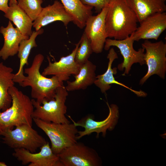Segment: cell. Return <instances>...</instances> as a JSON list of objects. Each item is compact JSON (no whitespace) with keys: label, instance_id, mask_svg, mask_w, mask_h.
I'll list each match as a JSON object with an SVG mask.
<instances>
[{"label":"cell","instance_id":"obj_4","mask_svg":"<svg viewBox=\"0 0 166 166\" xmlns=\"http://www.w3.org/2000/svg\"><path fill=\"white\" fill-rule=\"evenodd\" d=\"M68 95V91L63 86L57 89L53 99L44 100L41 104L32 99L34 108L33 118L56 123H70L65 116L67 109L65 102Z\"/></svg>","mask_w":166,"mask_h":166},{"label":"cell","instance_id":"obj_23","mask_svg":"<svg viewBox=\"0 0 166 166\" xmlns=\"http://www.w3.org/2000/svg\"><path fill=\"white\" fill-rule=\"evenodd\" d=\"M9 6L4 16L14 23L23 36L29 37L33 32V21L17 4H12Z\"/></svg>","mask_w":166,"mask_h":166},{"label":"cell","instance_id":"obj_10","mask_svg":"<svg viewBox=\"0 0 166 166\" xmlns=\"http://www.w3.org/2000/svg\"><path fill=\"white\" fill-rule=\"evenodd\" d=\"M106 103L109 112L107 117L103 121H95L93 116L90 114L86 116L76 122L70 117L76 126L81 127L84 128L83 131H78L77 136L78 140L93 132L97 133V137L101 133L105 137L107 130L111 131L113 129L119 117L118 107L115 104L109 105L108 102Z\"/></svg>","mask_w":166,"mask_h":166},{"label":"cell","instance_id":"obj_6","mask_svg":"<svg viewBox=\"0 0 166 166\" xmlns=\"http://www.w3.org/2000/svg\"><path fill=\"white\" fill-rule=\"evenodd\" d=\"M13 129L0 132L2 142L14 149L23 148L32 152L46 144L45 139L40 135L32 126L23 124Z\"/></svg>","mask_w":166,"mask_h":166},{"label":"cell","instance_id":"obj_5","mask_svg":"<svg viewBox=\"0 0 166 166\" xmlns=\"http://www.w3.org/2000/svg\"><path fill=\"white\" fill-rule=\"evenodd\" d=\"M33 121L49 139L53 152L58 154L77 142L78 130L73 123H56L33 118Z\"/></svg>","mask_w":166,"mask_h":166},{"label":"cell","instance_id":"obj_3","mask_svg":"<svg viewBox=\"0 0 166 166\" xmlns=\"http://www.w3.org/2000/svg\"><path fill=\"white\" fill-rule=\"evenodd\" d=\"M8 92L12 104L6 110L0 111V132L23 124L32 126L34 108L31 99L14 86L9 88Z\"/></svg>","mask_w":166,"mask_h":166},{"label":"cell","instance_id":"obj_16","mask_svg":"<svg viewBox=\"0 0 166 166\" xmlns=\"http://www.w3.org/2000/svg\"><path fill=\"white\" fill-rule=\"evenodd\" d=\"M107 58L109 61L106 71L104 73L96 76V79L94 84L100 89L102 93H105L109 90L111 87V84H116L129 89L139 97L146 96L147 93L144 91L134 90L115 79L113 75L117 74V68L116 67L112 68V66L114 61L118 58V56L113 48H112L109 49Z\"/></svg>","mask_w":166,"mask_h":166},{"label":"cell","instance_id":"obj_2","mask_svg":"<svg viewBox=\"0 0 166 166\" xmlns=\"http://www.w3.org/2000/svg\"><path fill=\"white\" fill-rule=\"evenodd\" d=\"M44 59V57L41 54L35 55L31 66L25 69L27 76L20 85L30 87L32 98L40 104L44 100L53 99L57 89L64 86L63 81H59L56 76L49 78L41 73L40 69Z\"/></svg>","mask_w":166,"mask_h":166},{"label":"cell","instance_id":"obj_1","mask_svg":"<svg viewBox=\"0 0 166 166\" xmlns=\"http://www.w3.org/2000/svg\"><path fill=\"white\" fill-rule=\"evenodd\" d=\"M138 22L136 14L126 0H112L105 19L107 38L117 40L127 38L136 31Z\"/></svg>","mask_w":166,"mask_h":166},{"label":"cell","instance_id":"obj_17","mask_svg":"<svg viewBox=\"0 0 166 166\" xmlns=\"http://www.w3.org/2000/svg\"><path fill=\"white\" fill-rule=\"evenodd\" d=\"M0 32L4 38V44L0 50V57L4 60L17 54L21 42L29 38L23 36L17 27H13L10 20L6 27H1Z\"/></svg>","mask_w":166,"mask_h":166},{"label":"cell","instance_id":"obj_22","mask_svg":"<svg viewBox=\"0 0 166 166\" xmlns=\"http://www.w3.org/2000/svg\"><path fill=\"white\" fill-rule=\"evenodd\" d=\"M73 22L81 29L85 26L88 18L92 15V7L83 4L80 0H60Z\"/></svg>","mask_w":166,"mask_h":166},{"label":"cell","instance_id":"obj_15","mask_svg":"<svg viewBox=\"0 0 166 166\" xmlns=\"http://www.w3.org/2000/svg\"><path fill=\"white\" fill-rule=\"evenodd\" d=\"M73 19L67 12L62 3L55 1L52 5L43 8L36 19L34 21L33 26L37 31L42 28L54 22H62L66 26L73 22Z\"/></svg>","mask_w":166,"mask_h":166},{"label":"cell","instance_id":"obj_14","mask_svg":"<svg viewBox=\"0 0 166 166\" xmlns=\"http://www.w3.org/2000/svg\"><path fill=\"white\" fill-rule=\"evenodd\" d=\"M166 29V13H156L148 17L140 23L133 33L135 41L141 39L157 40Z\"/></svg>","mask_w":166,"mask_h":166},{"label":"cell","instance_id":"obj_26","mask_svg":"<svg viewBox=\"0 0 166 166\" xmlns=\"http://www.w3.org/2000/svg\"><path fill=\"white\" fill-rule=\"evenodd\" d=\"M84 5L94 7L98 13L106 6H108L112 0H80Z\"/></svg>","mask_w":166,"mask_h":166},{"label":"cell","instance_id":"obj_28","mask_svg":"<svg viewBox=\"0 0 166 166\" xmlns=\"http://www.w3.org/2000/svg\"><path fill=\"white\" fill-rule=\"evenodd\" d=\"M9 5L13 4H17V0H10Z\"/></svg>","mask_w":166,"mask_h":166},{"label":"cell","instance_id":"obj_12","mask_svg":"<svg viewBox=\"0 0 166 166\" xmlns=\"http://www.w3.org/2000/svg\"><path fill=\"white\" fill-rule=\"evenodd\" d=\"M109 6L104 8L97 15L90 16L85 23L84 32L90 41L93 52L96 53L102 52L108 38L105 19Z\"/></svg>","mask_w":166,"mask_h":166},{"label":"cell","instance_id":"obj_7","mask_svg":"<svg viewBox=\"0 0 166 166\" xmlns=\"http://www.w3.org/2000/svg\"><path fill=\"white\" fill-rule=\"evenodd\" d=\"M142 47L146 51L144 59L148 70L140 80V85H143L154 74L164 79L166 72V44L162 40L152 42L146 40L142 44Z\"/></svg>","mask_w":166,"mask_h":166},{"label":"cell","instance_id":"obj_24","mask_svg":"<svg viewBox=\"0 0 166 166\" xmlns=\"http://www.w3.org/2000/svg\"><path fill=\"white\" fill-rule=\"evenodd\" d=\"M80 44L75 57V61L81 65L88 60L93 52L90 42L84 32L80 40Z\"/></svg>","mask_w":166,"mask_h":166},{"label":"cell","instance_id":"obj_9","mask_svg":"<svg viewBox=\"0 0 166 166\" xmlns=\"http://www.w3.org/2000/svg\"><path fill=\"white\" fill-rule=\"evenodd\" d=\"M133 33L127 38L120 40L106 39L104 49L106 50H109L112 46H114L118 48L123 58V61L117 66V69L122 71L124 69L122 74L125 76L128 74L131 69L132 65L134 63H139L141 65L145 64L144 59V49L142 48L138 51L135 50L133 47L134 41L133 39Z\"/></svg>","mask_w":166,"mask_h":166},{"label":"cell","instance_id":"obj_21","mask_svg":"<svg viewBox=\"0 0 166 166\" xmlns=\"http://www.w3.org/2000/svg\"><path fill=\"white\" fill-rule=\"evenodd\" d=\"M13 69L0 62V111H4L9 108L12 102L9 94V88L14 86V74Z\"/></svg>","mask_w":166,"mask_h":166},{"label":"cell","instance_id":"obj_11","mask_svg":"<svg viewBox=\"0 0 166 166\" xmlns=\"http://www.w3.org/2000/svg\"><path fill=\"white\" fill-rule=\"evenodd\" d=\"M38 153L32 152L23 148L14 149L13 156L23 165L28 166H62L57 154L52 151L47 142Z\"/></svg>","mask_w":166,"mask_h":166},{"label":"cell","instance_id":"obj_20","mask_svg":"<svg viewBox=\"0 0 166 166\" xmlns=\"http://www.w3.org/2000/svg\"><path fill=\"white\" fill-rule=\"evenodd\" d=\"M96 66L88 60L81 65L78 74L74 76L75 80L67 81L65 88L68 91L85 89L94 84L96 79Z\"/></svg>","mask_w":166,"mask_h":166},{"label":"cell","instance_id":"obj_25","mask_svg":"<svg viewBox=\"0 0 166 166\" xmlns=\"http://www.w3.org/2000/svg\"><path fill=\"white\" fill-rule=\"evenodd\" d=\"M17 4L30 18L34 21L41 12L43 0H17Z\"/></svg>","mask_w":166,"mask_h":166},{"label":"cell","instance_id":"obj_27","mask_svg":"<svg viewBox=\"0 0 166 166\" xmlns=\"http://www.w3.org/2000/svg\"><path fill=\"white\" fill-rule=\"evenodd\" d=\"M10 0H0V10L6 14L7 11L9 6L8 2Z\"/></svg>","mask_w":166,"mask_h":166},{"label":"cell","instance_id":"obj_18","mask_svg":"<svg viewBox=\"0 0 166 166\" xmlns=\"http://www.w3.org/2000/svg\"><path fill=\"white\" fill-rule=\"evenodd\" d=\"M140 23L148 17L166 10V0H126Z\"/></svg>","mask_w":166,"mask_h":166},{"label":"cell","instance_id":"obj_8","mask_svg":"<svg viewBox=\"0 0 166 166\" xmlns=\"http://www.w3.org/2000/svg\"><path fill=\"white\" fill-rule=\"evenodd\" d=\"M62 166H99L101 160L93 148L77 142L57 154Z\"/></svg>","mask_w":166,"mask_h":166},{"label":"cell","instance_id":"obj_13","mask_svg":"<svg viewBox=\"0 0 166 166\" xmlns=\"http://www.w3.org/2000/svg\"><path fill=\"white\" fill-rule=\"evenodd\" d=\"M80 44L79 41L76 44V47L71 53L66 56L61 57L58 61L52 62L48 57V65L44 69L42 74L45 77L49 75L55 76L61 81H67L71 75H77L81 65L75 61V57Z\"/></svg>","mask_w":166,"mask_h":166},{"label":"cell","instance_id":"obj_29","mask_svg":"<svg viewBox=\"0 0 166 166\" xmlns=\"http://www.w3.org/2000/svg\"><path fill=\"white\" fill-rule=\"evenodd\" d=\"M7 165L5 162L0 161V166H6Z\"/></svg>","mask_w":166,"mask_h":166},{"label":"cell","instance_id":"obj_19","mask_svg":"<svg viewBox=\"0 0 166 166\" xmlns=\"http://www.w3.org/2000/svg\"><path fill=\"white\" fill-rule=\"evenodd\" d=\"M43 30L41 28L38 30L33 32L29 38L22 40L19 44L18 56L20 59L18 70L14 74L13 81L20 85L24 80L26 76L24 75L23 68L25 65H29L28 59L32 49L36 47L37 45L35 39L37 36L43 32Z\"/></svg>","mask_w":166,"mask_h":166}]
</instances>
